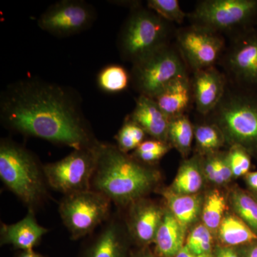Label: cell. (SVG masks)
Returning a JSON list of instances; mask_svg holds the SVG:
<instances>
[{
  "label": "cell",
  "instance_id": "1",
  "mask_svg": "<svg viewBox=\"0 0 257 257\" xmlns=\"http://www.w3.org/2000/svg\"><path fill=\"white\" fill-rule=\"evenodd\" d=\"M0 119L15 133L73 150L99 143L77 94L55 83L28 79L10 84L1 94Z\"/></svg>",
  "mask_w": 257,
  "mask_h": 257
},
{
  "label": "cell",
  "instance_id": "2",
  "mask_svg": "<svg viewBox=\"0 0 257 257\" xmlns=\"http://www.w3.org/2000/svg\"><path fill=\"white\" fill-rule=\"evenodd\" d=\"M160 174L155 169L121 152L111 144L99 142L91 189L104 194L118 207H127L156 187Z\"/></svg>",
  "mask_w": 257,
  "mask_h": 257
},
{
  "label": "cell",
  "instance_id": "3",
  "mask_svg": "<svg viewBox=\"0 0 257 257\" xmlns=\"http://www.w3.org/2000/svg\"><path fill=\"white\" fill-rule=\"evenodd\" d=\"M0 179L28 209L35 210L49 198L43 165L28 149L10 139L0 142Z\"/></svg>",
  "mask_w": 257,
  "mask_h": 257
},
{
  "label": "cell",
  "instance_id": "4",
  "mask_svg": "<svg viewBox=\"0 0 257 257\" xmlns=\"http://www.w3.org/2000/svg\"><path fill=\"white\" fill-rule=\"evenodd\" d=\"M170 35L168 22L149 8L136 7L119 32L118 50L124 60L135 64L169 45Z\"/></svg>",
  "mask_w": 257,
  "mask_h": 257
},
{
  "label": "cell",
  "instance_id": "5",
  "mask_svg": "<svg viewBox=\"0 0 257 257\" xmlns=\"http://www.w3.org/2000/svg\"><path fill=\"white\" fill-rule=\"evenodd\" d=\"M217 126L233 145L257 152V94L247 91L225 93L214 109Z\"/></svg>",
  "mask_w": 257,
  "mask_h": 257
},
{
  "label": "cell",
  "instance_id": "6",
  "mask_svg": "<svg viewBox=\"0 0 257 257\" xmlns=\"http://www.w3.org/2000/svg\"><path fill=\"white\" fill-rule=\"evenodd\" d=\"M111 204L104 194L92 189L64 196L59 212L71 239L85 237L102 226L111 217Z\"/></svg>",
  "mask_w": 257,
  "mask_h": 257
},
{
  "label": "cell",
  "instance_id": "7",
  "mask_svg": "<svg viewBox=\"0 0 257 257\" xmlns=\"http://www.w3.org/2000/svg\"><path fill=\"white\" fill-rule=\"evenodd\" d=\"M98 144L92 148L73 150L62 160L43 165L49 187L64 196L91 189Z\"/></svg>",
  "mask_w": 257,
  "mask_h": 257
},
{
  "label": "cell",
  "instance_id": "8",
  "mask_svg": "<svg viewBox=\"0 0 257 257\" xmlns=\"http://www.w3.org/2000/svg\"><path fill=\"white\" fill-rule=\"evenodd\" d=\"M186 74L185 61L167 45L133 64L132 79L140 95L153 99L171 81Z\"/></svg>",
  "mask_w": 257,
  "mask_h": 257
},
{
  "label": "cell",
  "instance_id": "9",
  "mask_svg": "<svg viewBox=\"0 0 257 257\" xmlns=\"http://www.w3.org/2000/svg\"><path fill=\"white\" fill-rule=\"evenodd\" d=\"M192 18L201 27L217 32L248 30L257 20V0H207L197 5Z\"/></svg>",
  "mask_w": 257,
  "mask_h": 257
},
{
  "label": "cell",
  "instance_id": "10",
  "mask_svg": "<svg viewBox=\"0 0 257 257\" xmlns=\"http://www.w3.org/2000/svg\"><path fill=\"white\" fill-rule=\"evenodd\" d=\"M95 20V10L89 3L79 0H61L44 12L37 24L43 31L64 37L87 30Z\"/></svg>",
  "mask_w": 257,
  "mask_h": 257
},
{
  "label": "cell",
  "instance_id": "11",
  "mask_svg": "<svg viewBox=\"0 0 257 257\" xmlns=\"http://www.w3.org/2000/svg\"><path fill=\"white\" fill-rule=\"evenodd\" d=\"M180 53L194 72L214 67L224 48L217 32L194 25L177 33Z\"/></svg>",
  "mask_w": 257,
  "mask_h": 257
},
{
  "label": "cell",
  "instance_id": "12",
  "mask_svg": "<svg viewBox=\"0 0 257 257\" xmlns=\"http://www.w3.org/2000/svg\"><path fill=\"white\" fill-rule=\"evenodd\" d=\"M226 67L244 91L257 94V30H244L226 57Z\"/></svg>",
  "mask_w": 257,
  "mask_h": 257
},
{
  "label": "cell",
  "instance_id": "13",
  "mask_svg": "<svg viewBox=\"0 0 257 257\" xmlns=\"http://www.w3.org/2000/svg\"><path fill=\"white\" fill-rule=\"evenodd\" d=\"M128 206L130 210L126 222L128 234L142 244L154 242L165 210L143 198Z\"/></svg>",
  "mask_w": 257,
  "mask_h": 257
},
{
  "label": "cell",
  "instance_id": "14",
  "mask_svg": "<svg viewBox=\"0 0 257 257\" xmlns=\"http://www.w3.org/2000/svg\"><path fill=\"white\" fill-rule=\"evenodd\" d=\"M193 92L197 111L209 114L224 97L226 79L214 67L194 72Z\"/></svg>",
  "mask_w": 257,
  "mask_h": 257
},
{
  "label": "cell",
  "instance_id": "15",
  "mask_svg": "<svg viewBox=\"0 0 257 257\" xmlns=\"http://www.w3.org/2000/svg\"><path fill=\"white\" fill-rule=\"evenodd\" d=\"M48 231L37 222L35 210L28 209L25 217L18 222L1 224L0 241L2 245H12L23 251H31Z\"/></svg>",
  "mask_w": 257,
  "mask_h": 257
},
{
  "label": "cell",
  "instance_id": "16",
  "mask_svg": "<svg viewBox=\"0 0 257 257\" xmlns=\"http://www.w3.org/2000/svg\"><path fill=\"white\" fill-rule=\"evenodd\" d=\"M128 117L140 125L154 140L167 143L170 119L160 109L155 99L140 95L135 109Z\"/></svg>",
  "mask_w": 257,
  "mask_h": 257
},
{
  "label": "cell",
  "instance_id": "17",
  "mask_svg": "<svg viewBox=\"0 0 257 257\" xmlns=\"http://www.w3.org/2000/svg\"><path fill=\"white\" fill-rule=\"evenodd\" d=\"M124 226L111 216L96 234L86 257H124Z\"/></svg>",
  "mask_w": 257,
  "mask_h": 257
},
{
  "label": "cell",
  "instance_id": "18",
  "mask_svg": "<svg viewBox=\"0 0 257 257\" xmlns=\"http://www.w3.org/2000/svg\"><path fill=\"white\" fill-rule=\"evenodd\" d=\"M190 81L186 74L171 81L153 99L172 119L184 114L190 102Z\"/></svg>",
  "mask_w": 257,
  "mask_h": 257
},
{
  "label": "cell",
  "instance_id": "19",
  "mask_svg": "<svg viewBox=\"0 0 257 257\" xmlns=\"http://www.w3.org/2000/svg\"><path fill=\"white\" fill-rule=\"evenodd\" d=\"M186 230L169 210L155 235V250L160 257H175L184 246Z\"/></svg>",
  "mask_w": 257,
  "mask_h": 257
},
{
  "label": "cell",
  "instance_id": "20",
  "mask_svg": "<svg viewBox=\"0 0 257 257\" xmlns=\"http://www.w3.org/2000/svg\"><path fill=\"white\" fill-rule=\"evenodd\" d=\"M164 197L167 201L169 211L184 229L195 222L202 209V199L198 194L186 195L165 191Z\"/></svg>",
  "mask_w": 257,
  "mask_h": 257
},
{
  "label": "cell",
  "instance_id": "21",
  "mask_svg": "<svg viewBox=\"0 0 257 257\" xmlns=\"http://www.w3.org/2000/svg\"><path fill=\"white\" fill-rule=\"evenodd\" d=\"M217 232L224 246L233 247L257 241V234L236 214H226Z\"/></svg>",
  "mask_w": 257,
  "mask_h": 257
},
{
  "label": "cell",
  "instance_id": "22",
  "mask_svg": "<svg viewBox=\"0 0 257 257\" xmlns=\"http://www.w3.org/2000/svg\"><path fill=\"white\" fill-rule=\"evenodd\" d=\"M203 177L197 158L185 161L169 190L177 194H197L202 189Z\"/></svg>",
  "mask_w": 257,
  "mask_h": 257
},
{
  "label": "cell",
  "instance_id": "23",
  "mask_svg": "<svg viewBox=\"0 0 257 257\" xmlns=\"http://www.w3.org/2000/svg\"><path fill=\"white\" fill-rule=\"evenodd\" d=\"M230 203L239 216L257 234V199L242 189H236L230 195Z\"/></svg>",
  "mask_w": 257,
  "mask_h": 257
},
{
  "label": "cell",
  "instance_id": "24",
  "mask_svg": "<svg viewBox=\"0 0 257 257\" xmlns=\"http://www.w3.org/2000/svg\"><path fill=\"white\" fill-rule=\"evenodd\" d=\"M194 128L185 114L170 119L168 140L182 155H187L191 150Z\"/></svg>",
  "mask_w": 257,
  "mask_h": 257
},
{
  "label": "cell",
  "instance_id": "25",
  "mask_svg": "<svg viewBox=\"0 0 257 257\" xmlns=\"http://www.w3.org/2000/svg\"><path fill=\"white\" fill-rule=\"evenodd\" d=\"M227 203L222 193L214 189L207 194L202 208L203 224L212 231H217L224 219Z\"/></svg>",
  "mask_w": 257,
  "mask_h": 257
},
{
  "label": "cell",
  "instance_id": "26",
  "mask_svg": "<svg viewBox=\"0 0 257 257\" xmlns=\"http://www.w3.org/2000/svg\"><path fill=\"white\" fill-rule=\"evenodd\" d=\"M130 76L127 71L120 65L111 64L104 67L98 76V84L106 92H121L127 88Z\"/></svg>",
  "mask_w": 257,
  "mask_h": 257
},
{
  "label": "cell",
  "instance_id": "27",
  "mask_svg": "<svg viewBox=\"0 0 257 257\" xmlns=\"http://www.w3.org/2000/svg\"><path fill=\"white\" fill-rule=\"evenodd\" d=\"M198 148L207 155L216 153L224 142V135L216 124H202L194 128Z\"/></svg>",
  "mask_w": 257,
  "mask_h": 257
},
{
  "label": "cell",
  "instance_id": "28",
  "mask_svg": "<svg viewBox=\"0 0 257 257\" xmlns=\"http://www.w3.org/2000/svg\"><path fill=\"white\" fill-rule=\"evenodd\" d=\"M145 130L127 117L115 137L116 147L121 152L128 154V152L136 150L145 141Z\"/></svg>",
  "mask_w": 257,
  "mask_h": 257
},
{
  "label": "cell",
  "instance_id": "29",
  "mask_svg": "<svg viewBox=\"0 0 257 257\" xmlns=\"http://www.w3.org/2000/svg\"><path fill=\"white\" fill-rule=\"evenodd\" d=\"M212 235L204 224L197 225L192 230L184 246L197 254H212Z\"/></svg>",
  "mask_w": 257,
  "mask_h": 257
},
{
  "label": "cell",
  "instance_id": "30",
  "mask_svg": "<svg viewBox=\"0 0 257 257\" xmlns=\"http://www.w3.org/2000/svg\"><path fill=\"white\" fill-rule=\"evenodd\" d=\"M147 7L170 23L182 24L187 15L181 9L177 0H149Z\"/></svg>",
  "mask_w": 257,
  "mask_h": 257
},
{
  "label": "cell",
  "instance_id": "31",
  "mask_svg": "<svg viewBox=\"0 0 257 257\" xmlns=\"http://www.w3.org/2000/svg\"><path fill=\"white\" fill-rule=\"evenodd\" d=\"M226 159L234 177H243L250 172L251 158L247 150L243 147L233 145L226 154Z\"/></svg>",
  "mask_w": 257,
  "mask_h": 257
},
{
  "label": "cell",
  "instance_id": "32",
  "mask_svg": "<svg viewBox=\"0 0 257 257\" xmlns=\"http://www.w3.org/2000/svg\"><path fill=\"white\" fill-rule=\"evenodd\" d=\"M204 172L208 179L211 182L219 185L222 184L216 164V153L207 155V160L204 162Z\"/></svg>",
  "mask_w": 257,
  "mask_h": 257
},
{
  "label": "cell",
  "instance_id": "33",
  "mask_svg": "<svg viewBox=\"0 0 257 257\" xmlns=\"http://www.w3.org/2000/svg\"><path fill=\"white\" fill-rule=\"evenodd\" d=\"M169 150H170V147L162 149V150H153V151L141 152L135 151L133 157L144 164H151L160 160L162 157L165 156Z\"/></svg>",
  "mask_w": 257,
  "mask_h": 257
},
{
  "label": "cell",
  "instance_id": "34",
  "mask_svg": "<svg viewBox=\"0 0 257 257\" xmlns=\"http://www.w3.org/2000/svg\"><path fill=\"white\" fill-rule=\"evenodd\" d=\"M214 257H241V255L231 246H222L216 248Z\"/></svg>",
  "mask_w": 257,
  "mask_h": 257
},
{
  "label": "cell",
  "instance_id": "35",
  "mask_svg": "<svg viewBox=\"0 0 257 257\" xmlns=\"http://www.w3.org/2000/svg\"><path fill=\"white\" fill-rule=\"evenodd\" d=\"M245 180L253 193H257V172H248L245 176Z\"/></svg>",
  "mask_w": 257,
  "mask_h": 257
},
{
  "label": "cell",
  "instance_id": "36",
  "mask_svg": "<svg viewBox=\"0 0 257 257\" xmlns=\"http://www.w3.org/2000/svg\"><path fill=\"white\" fill-rule=\"evenodd\" d=\"M175 257H214V256L212 254H197L184 246Z\"/></svg>",
  "mask_w": 257,
  "mask_h": 257
},
{
  "label": "cell",
  "instance_id": "37",
  "mask_svg": "<svg viewBox=\"0 0 257 257\" xmlns=\"http://www.w3.org/2000/svg\"><path fill=\"white\" fill-rule=\"evenodd\" d=\"M241 257H257V241L248 244Z\"/></svg>",
  "mask_w": 257,
  "mask_h": 257
},
{
  "label": "cell",
  "instance_id": "38",
  "mask_svg": "<svg viewBox=\"0 0 257 257\" xmlns=\"http://www.w3.org/2000/svg\"><path fill=\"white\" fill-rule=\"evenodd\" d=\"M17 257H45L40 253H37L34 251V250L31 251H23Z\"/></svg>",
  "mask_w": 257,
  "mask_h": 257
},
{
  "label": "cell",
  "instance_id": "39",
  "mask_svg": "<svg viewBox=\"0 0 257 257\" xmlns=\"http://www.w3.org/2000/svg\"><path fill=\"white\" fill-rule=\"evenodd\" d=\"M138 257H155V256H152V255H150V254H143V255H141V256H139Z\"/></svg>",
  "mask_w": 257,
  "mask_h": 257
},
{
  "label": "cell",
  "instance_id": "40",
  "mask_svg": "<svg viewBox=\"0 0 257 257\" xmlns=\"http://www.w3.org/2000/svg\"><path fill=\"white\" fill-rule=\"evenodd\" d=\"M253 195L257 199V193H253Z\"/></svg>",
  "mask_w": 257,
  "mask_h": 257
}]
</instances>
